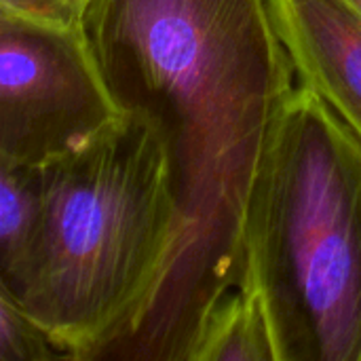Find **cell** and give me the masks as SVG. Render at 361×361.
Wrapping results in <instances>:
<instances>
[{"mask_svg":"<svg viewBox=\"0 0 361 361\" xmlns=\"http://www.w3.org/2000/svg\"><path fill=\"white\" fill-rule=\"evenodd\" d=\"M63 2H66L68 11H70L76 19L82 21V15H85V11H87V6H89L91 0H63Z\"/></svg>","mask_w":361,"mask_h":361,"instance_id":"cell-10","label":"cell"},{"mask_svg":"<svg viewBox=\"0 0 361 361\" xmlns=\"http://www.w3.org/2000/svg\"><path fill=\"white\" fill-rule=\"evenodd\" d=\"M38 178L40 233L8 298L72 361L112 360L144 322L180 241L165 148L146 121L125 114L40 165Z\"/></svg>","mask_w":361,"mask_h":361,"instance_id":"cell-2","label":"cell"},{"mask_svg":"<svg viewBox=\"0 0 361 361\" xmlns=\"http://www.w3.org/2000/svg\"><path fill=\"white\" fill-rule=\"evenodd\" d=\"M123 116L82 21L0 11V163L40 167Z\"/></svg>","mask_w":361,"mask_h":361,"instance_id":"cell-4","label":"cell"},{"mask_svg":"<svg viewBox=\"0 0 361 361\" xmlns=\"http://www.w3.org/2000/svg\"><path fill=\"white\" fill-rule=\"evenodd\" d=\"M243 260L275 361H361V140L298 78L252 180Z\"/></svg>","mask_w":361,"mask_h":361,"instance_id":"cell-3","label":"cell"},{"mask_svg":"<svg viewBox=\"0 0 361 361\" xmlns=\"http://www.w3.org/2000/svg\"><path fill=\"white\" fill-rule=\"evenodd\" d=\"M57 360L70 357L30 313L0 294V361Z\"/></svg>","mask_w":361,"mask_h":361,"instance_id":"cell-8","label":"cell"},{"mask_svg":"<svg viewBox=\"0 0 361 361\" xmlns=\"http://www.w3.org/2000/svg\"><path fill=\"white\" fill-rule=\"evenodd\" d=\"M82 27L118 108L157 131L182 226L159 294L112 360L190 361L241 283L252 180L296 70L271 0H91Z\"/></svg>","mask_w":361,"mask_h":361,"instance_id":"cell-1","label":"cell"},{"mask_svg":"<svg viewBox=\"0 0 361 361\" xmlns=\"http://www.w3.org/2000/svg\"><path fill=\"white\" fill-rule=\"evenodd\" d=\"M351 2H353V4H355V6L361 11V0H351Z\"/></svg>","mask_w":361,"mask_h":361,"instance_id":"cell-11","label":"cell"},{"mask_svg":"<svg viewBox=\"0 0 361 361\" xmlns=\"http://www.w3.org/2000/svg\"><path fill=\"white\" fill-rule=\"evenodd\" d=\"M190 361H275L269 324L254 290L239 286L214 307Z\"/></svg>","mask_w":361,"mask_h":361,"instance_id":"cell-7","label":"cell"},{"mask_svg":"<svg viewBox=\"0 0 361 361\" xmlns=\"http://www.w3.org/2000/svg\"><path fill=\"white\" fill-rule=\"evenodd\" d=\"M296 70L361 140V11L351 0H271Z\"/></svg>","mask_w":361,"mask_h":361,"instance_id":"cell-5","label":"cell"},{"mask_svg":"<svg viewBox=\"0 0 361 361\" xmlns=\"http://www.w3.org/2000/svg\"><path fill=\"white\" fill-rule=\"evenodd\" d=\"M0 11L27 15V17H44V19H63V21H80L76 19L63 0H0Z\"/></svg>","mask_w":361,"mask_h":361,"instance_id":"cell-9","label":"cell"},{"mask_svg":"<svg viewBox=\"0 0 361 361\" xmlns=\"http://www.w3.org/2000/svg\"><path fill=\"white\" fill-rule=\"evenodd\" d=\"M38 167L0 163V294L15 296L40 233Z\"/></svg>","mask_w":361,"mask_h":361,"instance_id":"cell-6","label":"cell"}]
</instances>
